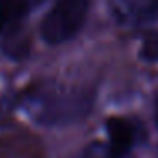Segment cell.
<instances>
[{"label": "cell", "instance_id": "cell-1", "mask_svg": "<svg viewBox=\"0 0 158 158\" xmlns=\"http://www.w3.org/2000/svg\"><path fill=\"white\" fill-rule=\"evenodd\" d=\"M89 12V0H56L41 24L48 44H61L82 29Z\"/></svg>", "mask_w": 158, "mask_h": 158}, {"label": "cell", "instance_id": "cell-2", "mask_svg": "<svg viewBox=\"0 0 158 158\" xmlns=\"http://www.w3.org/2000/svg\"><path fill=\"white\" fill-rule=\"evenodd\" d=\"M109 12L123 26H143L158 21V0H107Z\"/></svg>", "mask_w": 158, "mask_h": 158}, {"label": "cell", "instance_id": "cell-3", "mask_svg": "<svg viewBox=\"0 0 158 158\" xmlns=\"http://www.w3.org/2000/svg\"><path fill=\"white\" fill-rule=\"evenodd\" d=\"M106 126L110 141V153L117 158L126 155L134 143V129L131 123L123 117H109Z\"/></svg>", "mask_w": 158, "mask_h": 158}, {"label": "cell", "instance_id": "cell-4", "mask_svg": "<svg viewBox=\"0 0 158 158\" xmlns=\"http://www.w3.org/2000/svg\"><path fill=\"white\" fill-rule=\"evenodd\" d=\"M29 5V0H0V32H14L26 19Z\"/></svg>", "mask_w": 158, "mask_h": 158}, {"label": "cell", "instance_id": "cell-5", "mask_svg": "<svg viewBox=\"0 0 158 158\" xmlns=\"http://www.w3.org/2000/svg\"><path fill=\"white\" fill-rule=\"evenodd\" d=\"M141 58L146 60V61H158V36H150L143 41L141 46Z\"/></svg>", "mask_w": 158, "mask_h": 158}, {"label": "cell", "instance_id": "cell-6", "mask_svg": "<svg viewBox=\"0 0 158 158\" xmlns=\"http://www.w3.org/2000/svg\"><path fill=\"white\" fill-rule=\"evenodd\" d=\"M156 119H158V117H156Z\"/></svg>", "mask_w": 158, "mask_h": 158}]
</instances>
